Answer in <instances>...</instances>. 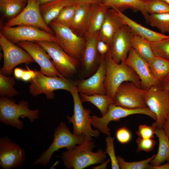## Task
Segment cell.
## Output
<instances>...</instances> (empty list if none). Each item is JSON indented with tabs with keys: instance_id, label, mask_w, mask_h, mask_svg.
I'll list each match as a JSON object with an SVG mask.
<instances>
[{
	"instance_id": "obj_1",
	"label": "cell",
	"mask_w": 169,
	"mask_h": 169,
	"mask_svg": "<svg viewBox=\"0 0 169 169\" xmlns=\"http://www.w3.org/2000/svg\"><path fill=\"white\" fill-rule=\"evenodd\" d=\"M94 141H84L74 148L63 152L61 157L63 165L68 169H82L91 165L102 163L107 157L106 153L101 148L96 152Z\"/></svg>"
},
{
	"instance_id": "obj_2",
	"label": "cell",
	"mask_w": 169,
	"mask_h": 169,
	"mask_svg": "<svg viewBox=\"0 0 169 169\" xmlns=\"http://www.w3.org/2000/svg\"><path fill=\"white\" fill-rule=\"evenodd\" d=\"M105 57L106 73L104 87L106 95L113 99L119 86L125 81L132 82L137 86L142 88L140 79L135 72L125 62L120 64L115 62L111 58L110 49Z\"/></svg>"
},
{
	"instance_id": "obj_3",
	"label": "cell",
	"mask_w": 169,
	"mask_h": 169,
	"mask_svg": "<svg viewBox=\"0 0 169 169\" xmlns=\"http://www.w3.org/2000/svg\"><path fill=\"white\" fill-rule=\"evenodd\" d=\"M39 114L38 109H29L27 100H21L17 104L14 99L4 96L0 98V121L6 125L21 130L23 122L20 117H26L33 123L39 118Z\"/></svg>"
},
{
	"instance_id": "obj_4",
	"label": "cell",
	"mask_w": 169,
	"mask_h": 169,
	"mask_svg": "<svg viewBox=\"0 0 169 169\" xmlns=\"http://www.w3.org/2000/svg\"><path fill=\"white\" fill-rule=\"evenodd\" d=\"M53 140L49 148L34 161V165L41 164L46 166L50 162L53 154L59 149L66 148L67 150L74 148L77 145L84 143V135L76 136L72 133L67 125L63 121L60 122L54 131Z\"/></svg>"
},
{
	"instance_id": "obj_5",
	"label": "cell",
	"mask_w": 169,
	"mask_h": 169,
	"mask_svg": "<svg viewBox=\"0 0 169 169\" xmlns=\"http://www.w3.org/2000/svg\"><path fill=\"white\" fill-rule=\"evenodd\" d=\"M70 93L74 101V112L72 116L67 115L69 123L73 125V134L76 136L84 135L85 141H92V137H97L100 134L98 129L93 130L91 127V119L90 114L91 111L85 109L80 100L79 93L76 87V83Z\"/></svg>"
},
{
	"instance_id": "obj_6",
	"label": "cell",
	"mask_w": 169,
	"mask_h": 169,
	"mask_svg": "<svg viewBox=\"0 0 169 169\" xmlns=\"http://www.w3.org/2000/svg\"><path fill=\"white\" fill-rule=\"evenodd\" d=\"M34 70L35 75L29 81V92L34 97L44 94L47 99L52 100L54 98V91L63 90L70 92L76 84V81L65 77L48 76L37 69Z\"/></svg>"
},
{
	"instance_id": "obj_7",
	"label": "cell",
	"mask_w": 169,
	"mask_h": 169,
	"mask_svg": "<svg viewBox=\"0 0 169 169\" xmlns=\"http://www.w3.org/2000/svg\"><path fill=\"white\" fill-rule=\"evenodd\" d=\"M49 25L54 32L55 42L68 54L80 61L85 38L77 35L68 26L55 22L52 21Z\"/></svg>"
},
{
	"instance_id": "obj_8",
	"label": "cell",
	"mask_w": 169,
	"mask_h": 169,
	"mask_svg": "<svg viewBox=\"0 0 169 169\" xmlns=\"http://www.w3.org/2000/svg\"><path fill=\"white\" fill-rule=\"evenodd\" d=\"M136 114L145 115L155 121L156 120L155 115L147 107L130 109L112 103L109 105L107 112L101 117L95 115L90 116L91 125L102 133L108 136H110V130L108 127V125L110 121H119L121 118Z\"/></svg>"
},
{
	"instance_id": "obj_9",
	"label": "cell",
	"mask_w": 169,
	"mask_h": 169,
	"mask_svg": "<svg viewBox=\"0 0 169 169\" xmlns=\"http://www.w3.org/2000/svg\"><path fill=\"white\" fill-rule=\"evenodd\" d=\"M143 99L146 107L156 117L152 125L156 128H162L169 115V91L162 89L160 85L155 86L147 90Z\"/></svg>"
},
{
	"instance_id": "obj_10",
	"label": "cell",
	"mask_w": 169,
	"mask_h": 169,
	"mask_svg": "<svg viewBox=\"0 0 169 169\" xmlns=\"http://www.w3.org/2000/svg\"><path fill=\"white\" fill-rule=\"evenodd\" d=\"M0 45L3 52L4 59L0 73L3 75L11 76L14 68L20 64H28L35 62L28 52L10 41L0 32Z\"/></svg>"
},
{
	"instance_id": "obj_11",
	"label": "cell",
	"mask_w": 169,
	"mask_h": 169,
	"mask_svg": "<svg viewBox=\"0 0 169 169\" xmlns=\"http://www.w3.org/2000/svg\"><path fill=\"white\" fill-rule=\"evenodd\" d=\"M41 46L50 56L56 69L64 77L74 74L81 65L80 61L68 54L54 41L34 42Z\"/></svg>"
},
{
	"instance_id": "obj_12",
	"label": "cell",
	"mask_w": 169,
	"mask_h": 169,
	"mask_svg": "<svg viewBox=\"0 0 169 169\" xmlns=\"http://www.w3.org/2000/svg\"><path fill=\"white\" fill-rule=\"evenodd\" d=\"M0 32L10 41L16 44L22 41H48L55 42L54 34L37 27L28 25L8 27L2 25Z\"/></svg>"
},
{
	"instance_id": "obj_13",
	"label": "cell",
	"mask_w": 169,
	"mask_h": 169,
	"mask_svg": "<svg viewBox=\"0 0 169 169\" xmlns=\"http://www.w3.org/2000/svg\"><path fill=\"white\" fill-rule=\"evenodd\" d=\"M146 90L138 87L132 82H125L116 91L113 98L114 103L130 109L147 107L143 99Z\"/></svg>"
},
{
	"instance_id": "obj_14",
	"label": "cell",
	"mask_w": 169,
	"mask_h": 169,
	"mask_svg": "<svg viewBox=\"0 0 169 169\" xmlns=\"http://www.w3.org/2000/svg\"><path fill=\"white\" fill-rule=\"evenodd\" d=\"M40 5L36 0H28L26 5L17 16L9 20L3 25L13 27L19 25H28L37 27L46 32L54 34L43 19L40 10Z\"/></svg>"
},
{
	"instance_id": "obj_15",
	"label": "cell",
	"mask_w": 169,
	"mask_h": 169,
	"mask_svg": "<svg viewBox=\"0 0 169 169\" xmlns=\"http://www.w3.org/2000/svg\"><path fill=\"white\" fill-rule=\"evenodd\" d=\"M24 149L7 136L0 138V166L3 169L21 167L25 161Z\"/></svg>"
},
{
	"instance_id": "obj_16",
	"label": "cell",
	"mask_w": 169,
	"mask_h": 169,
	"mask_svg": "<svg viewBox=\"0 0 169 169\" xmlns=\"http://www.w3.org/2000/svg\"><path fill=\"white\" fill-rule=\"evenodd\" d=\"M17 44L30 54L39 66L40 71L44 74L50 77H64L56 69L50 56L39 44L27 41L20 42Z\"/></svg>"
},
{
	"instance_id": "obj_17",
	"label": "cell",
	"mask_w": 169,
	"mask_h": 169,
	"mask_svg": "<svg viewBox=\"0 0 169 169\" xmlns=\"http://www.w3.org/2000/svg\"><path fill=\"white\" fill-rule=\"evenodd\" d=\"M105 57L100 56L99 66L93 74L86 79H82L76 81V89L79 94L88 95L94 94H106L104 87L106 73Z\"/></svg>"
},
{
	"instance_id": "obj_18",
	"label": "cell",
	"mask_w": 169,
	"mask_h": 169,
	"mask_svg": "<svg viewBox=\"0 0 169 169\" xmlns=\"http://www.w3.org/2000/svg\"><path fill=\"white\" fill-rule=\"evenodd\" d=\"M133 33L125 25L114 35L109 49L113 60L117 64L125 62L132 47L131 39Z\"/></svg>"
},
{
	"instance_id": "obj_19",
	"label": "cell",
	"mask_w": 169,
	"mask_h": 169,
	"mask_svg": "<svg viewBox=\"0 0 169 169\" xmlns=\"http://www.w3.org/2000/svg\"><path fill=\"white\" fill-rule=\"evenodd\" d=\"M131 67L140 79L142 89L147 90L160 85V82L156 79L150 70L149 64L132 47L125 61Z\"/></svg>"
},
{
	"instance_id": "obj_20",
	"label": "cell",
	"mask_w": 169,
	"mask_h": 169,
	"mask_svg": "<svg viewBox=\"0 0 169 169\" xmlns=\"http://www.w3.org/2000/svg\"><path fill=\"white\" fill-rule=\"evenodd\" d=\"M85 45L80 60L81 66L87 77L93 74L100 63V56L97 51L98 35L85 34Z\"/></svg>"
},
{
	"instance_id": "obj_21",
	"label": "cell",
	"mask_w": 169,
	"mask_h": 169,
	"mask_svg": "<svg viewBox=\"0 0 169 169\" xmlns=\"http://www.w3.org/2000/svg\"><path fill=\"white\" fill-rule=\"evenodd\" d=\"M125 25L114 8H109L99 33L98 39L105 42L110 46L112 38L116 31Z\"/></svg>"
},
{
	"instance_id": "obj_22",
	"label": "cell",
	"mask_w": 169,
	"mask_h": 169,
	"mask_svg": "<svg viewBox=\"0 0 169 169\" xmlns=\"http://www.w3.org/2000/svg\"><path fill=\"white\" fill-rule=\"evenodd\" d=\"M114 8L116 11L124 24L130 28L134 34L142 37L151 42L159 41L169 37V35L158 33L144 27L128 17L123 12Z\"/></svg>"
},
{
	"instance_id": "obj_23",
	"label": "cell",
	"mask_w": 169,
	"mask_h": 169,
	"mask_svg": "<svg viewBox=\"0 0 169 169\" xmlns=\"http://www.w3.org/2000/svg\"><path fill=\"white\" fill-rule=\"evenodd\" d=\"M108 7L103 4L91 5L85 34L98 35L104 21Z\"/></svg>"
},
{
	"instance_id": "obj_24",
	"label": "cell",
	"mask_w": 169,
	"mask_h": 169,
	"mask_svg": "<svg viewBox=\"0 0 169 169\" xmlns=\"http://www.w3.org/2000/svg\"><path fill=\"white\" fill-rule=\"evenodd\" d=\"M91 5L77 4L74 17L69 27L79 36L83 37L86 33Z\"/></svg>"
},
{
	"instance_id": "obj_25",
	"label": "cell",
	"mask_w": 169,
	"mask_h": 169,
	"mask_svg": "<svg viewBox=\"0 0 169 169\" xmlns=\"http://www.w3.org/2000/svg\"><path fill=\"white\" fill-rule=\"evenodd\" d=\"M76 4L75 0H57L40 5V10L43 19L48 25L64 7Z\"/></svg>"
},
{
	"instance_id": "obj_26",
	"label": "cell",
	"mask_w": 169,
	"mask_h": 169,
	"mask_svg": "<svg viewBox=\"0 0 169 169\" xmlns=\"http://www.w3.org/2000/svg\"><path fill=\"white\" fill-rule=\"evenodd\" d=\"M145 0H104L103 4L109 8H114L123 12L128 9L140 11L148 23L149 14L145 9Z\"/></svg>"
},
{
	"instance_id": "obj_27",
	"label": "cell",
	"mask_w": 169,
	"mask_h": 169,
	"mask_svg": "<svg viewBox=\"0 0 169 169\" xmlns=\"http://www.w3.org/2000/svg\"><path fill=\"white\" fill-rule=\"evenodd\" d=\"M155 134L159 140V147L157 154L150 163L152 165L159 166L165 161L169 162V138L162 128H156Z\"/></svg>"
},
{
	"instance_id": "obj_28",
	"label": "cell",
	"mask_w": 169,
	"mask_h": 169,
	"mask_svg": "<svg viewBox=\"0 0 169 169\" xmlns=\"http://www.w3.org/2000/svg\"><path fill=\"white\" fill-rule=\"evenodd\" d=\"M132 48L147 62L155 57L151 42L133 33L131 39Z\"/></svg>"
},
{
	"instance_id": "obj_29",
	"label": "cell",
	"mask_w": 169,
	"mask_h": 169,
	"mask_svg": "<svg viewBox=\"0 0 169 169\" xmlns=\"http://www.w3.org/2000/svg\"><path fill=\"white\" fill-rule=\"evenodd\" d=\"M79 96L82 103H91L99 109L102 116L107 113L109 105L114 103L113 99L106 94H94L88 95L80 93Z\"/></svg>"
},
{
	"instance_id": "obj_30",
	"label": "cell",
	"mask_w": 169,
	"mask_h": 169,
	"mask_svg": "<svg viewBox=\"0 0 169 169\" xmlns=\"http://www.w3.org/2000/svg\"><path fill=\"white\" fill-rule=\"evenodd\" d=\"M149 69L154 78L160 82L169 74V61L155 56L148 62Z\"/></svg>"
},
{
	"instance_id": "obj_31",
	"label": "cell",
	"mask_w": 169,
	"mask_h": 169,
	"mask_svg": "<svg viewBox=\"0 0 169 169\" xmlns=\"http://www.w3.org/2000/svg\"><path fill=\"white\" fill-rule=\"evenodd\" d=\"M27 3L16 0H0V9L9 20L18 15Z\"/></svg>"
},
{
	"instance_id": "obj_32",
	"label": "cell",
	"mask_w": 169,
	"mask_h": 169,
	"mask_svg": "<svg viewBox=\"0 0 169 169\" xmlns=\"http://www.w3.org/2000/svg\"><path fill=\"white\" fill-rule=\"evenodd\" d=\"M16 83L14 77L6 76L0 73V95L12 98L18 94L14 87Z\"/></svg>"
},
{
	"instance_id": "obj_33",
	"label": "cell",
	"mask_w": 169,
	"mask_h": 169,
	"mask_svg": "<svg viewBox=\"0 0 169 169\" xmlns=\"http://www.w3.org/2000/svg\"><path fill=\"white\" fill-rule=\"evenodd\" d=\"M148 23L156 28L162 33H169V13L149 14Z\"/></svg>"
},
{
	"instance_id": "obj_34",
	"label": "cell",
	"mask_w": 169,
	"mask_h": 169,
	"mask_svg": "<svg viewBox=\"0 0 169 169\" xmlns=\"http://www.w3.org/2000/svg\"><path fill=\"white\" fill-rule=\"evenodd\" d=\"M145 9L149 14L169 13V4L161 0H145Z\"/></svg>"
},
{
	"instance_id": "obj_35",
	"label": "cell",
	"mask_w": 169,
	"mask_h": 169,
	"mask_svg": "<svg viewBox=\"0 0 169 169\" xmlns=\"http://www.w3.org/2000/svg\"><path fill=\"white\" fill-rule=\"evenodd\" d=\"M77 4L71 5L64 7L53 21L69 27L74 17Z\"/></svg>"
},
{
	"instance_id": "obj_36",
	"label": "cell",
	"mask_w": 169,
	"mask_h": 169,
	"mask_svg": "<svg viewBox=\"0 0 169 169\" xmlns=\"http://www.w3.org/2000/svg\"><path fill=\"white\" fill-rule=\"evenodd\" d=\"M156 155L146 159L137 161L127 162L121 156H117L119 166L121 169H149V163L155 157Z\"/></svg>"
},
{
	"instance_id": "obj_37",
	"label": "cell",
	"mask_w": 169,
	"mask_h": 169,
	"mask_svg": "<svg viewBox=\"0 0 169 169\" xmlns=\"http://www.w3.org/2000/svg\"><path fill=\"white\" fill-rule=\"evenodd\" d=\"M155 56L169 61V37L159 41L151 42Z\"/></svg>"
},
{
	"instance_id": "obj_38",
	"label": "cell",
	"mask_w": 169,
	"mask_h": 169,
	"mask_svg": "<svg viewBox=\"0 0 169 169\" xmlns=\"http://www.w3.org/2000/svg\"><path fill=\"white\" fill-rule=\"evenodd\" d=\"M114 140V138L110 136H108L106 137L105 141L106 147L105 152L107 153L110 157L112 169H119L120 168L117 158L115 152Z\"/></svg>"
},
{
	"instance_id": "obj_39",
	"label": "cell",
	"mask_w": 169,
	"mask_h": 169,
	"mask_svg": "<svg viewBox=\"0 0 169 169\" xmlns=\"http://www.w3.org/2000/svg\"><path fill=\"white\" fill-rule=\"evenodd\" d=\"M137 144V152L142 151L147 152L152 150L156 145V142L153 138H143L138 137L136 140Z\"/></svg>"
},
{
	"instance_id": "obj_40",
	"label": "cell",
	"mask_w": 169,
	"mask_h": 169,
	"mask_svg": "<svg viewBox=\"0 0 169 169\" xmlns=\"http://www.w3.org/2000/svg\"><path fill=\"white\" fill-rule=\"evenodd\" d=\"M156 128L152 125H140L136 131L138 137L143 138H153L155 134Z\"/></svg>"
},
{
	"instance_id": "obj_41",
	"label": "cell",
	"mask_w": 169,
	"mask_h": 169,
	"mask_svg": "<svg viewBox=\"0 0 169 169\" xmlns=\"http://www.w3.org/2000/svg\"><path fill=\"white\" fill-rule=\"evenodd\" d=\"M116 137L119 142L125 144L130 141L132 136L131 132L127 129L123 127L117 130L116 132Z\"/></svg>"
},
{
	"instance_id": "obj_42",
	"label": "cell",
	"mask_w": 169,
	"mask_h": 169,
	"mask_svg": "<svg viewBox=\"0 0 169 169\" xmlns=\"http://www.w3.org/2000/svg\"><path fill=\"white\" fill-rule=\"evenodd\" d=\"M97 49L100 55L105 57L109 49V46L105 42L98 39L97 43Z\"/></svg>"
},
{
	"instance_id": "obj_43",
	"label": "cell",
	"mask_w": 169,
	"mask_h": 169,
	"mask_svg": "<svg viewBox=\"0 0 169 169\" xmlns=\"http://www.w3.org/2000/svg\"><path fill=\"white\" fill-rule=\"evenodd\" d=\"M27 70H25L21 80L25 82L30 81L35 75L34 71L31 70L27 65H26Z\"/></svg>"
},
{
	"instance_id": "obj_44",
	"label": "cell",
	"mask_w": 169,
	"mask_h": 169,
	"mask_svg": "<svg viewBox=\"0 0 169 169\" xmlns=\"http://www.w3.org/2000/svg\"><path fill=\"white\" fill-rule=\"evenodd\" d=\"M76 3L79 4L100 5L102 4L104 0H75Z\"/></svg>"
},
{
	"instance_id": "obj_45",
	"label": "cell",
	"mask_w": 169,
	"mask_h": 169,
	"mask_svg": "<svg viewBox=\"0 0 169 169\" xmlns=\"http://www.w3.org/2000/svg\"><path fill=\"white\" fill-rule=\"evenodd\" d=\"M160 86L162 89L169 91V74L160 82Z\"/></svg>"
},
{
	"instance_id": "obj_46",
	"label": "cell",
	"mask_w": 169,
	"mask_h": 169,
	"mask_svg": "<svg viewBox=\"0 0 169 169\" xmlns=\"http://www.w3.org/2000/svg\"><path fill=\"white\" fill-rule=\"evenodd\" d=\"M25 69L19 68H16L14 70L15 77L18 79H21Z\"/></svg>"
},
{
	"instance_id": "obj_47",
	"label": "cell",
	"mask_w": 169,
	"mask_h": 169,
	"mask_svg": "<svg viewBox=\"0 0 169 169\" xmlns=\"http://www.w3.org/2000/svg\"><path fill=\"white\" fill-rule=\"evenodd\" d=\"M162 129L169 138V115H168L164 122L162 127Z\"/></svg>"
},
{
	"instance_id": "obj_48",
	"label": "cell",
	"mask_w": 169,
	"mask_h": 169,
	"mask_svg": "<svg viewBox=\"0 0 169 169\" xmlns=\"http://www.w3.org/2000/svg\"><path fill=\"white\" fill-rule=\"evenodd\" d=\"M149 169H169V162L164 165L159 166H154L151 165Z\"/></svg>"
},
{
	"instance_id": "obj_49",
	"label": "cell",
	"mask_w": 169,
	"mask_h": 169,
	"mask_svg": "<svg viewBox=\"0 0 169 169\" xmlns=\"http://www.w3.org/2000/svg\"><path fill=\"white\" fill-rule=\"evenodd\" d=\"M110 161V159H108L106 161H105L102 164L93 167L92 168L95 169H106L107 164Z\"/></svg>"
},
{
	"instance_id": "obj_50",
	"label": "cell",
	"mask_w": 169,
	"mask_h": 169,
	"mask_svg": "<svg viewBox=\"0 0 169 169\" xmlns=\"http://www.w3.org/2000/svg\"><path fill=\"white\" fill-rule=\"evenodd\" d=\"M57 0H36L38 4L40 5L50 3Z\"/></svg>"
},
{
	"instance_id": "obj_51",
	"label": "cell",
	"mask_w": 169,
	"mask_h": 169,
	"mask_svg": "<svg viewBox=\"0 0 169 169\" xmlns=\"http://www.w3.org/2000/svg\"><path fill=\"white\" fill-rule=\"evenodd\" d=\"M16 0L19 1H20V2H22L25 3H27V2H28V0Z\"/></svg>"
},
{
	"instance_id": "obj_52",
	"label": "cell",
	"mask_w": 169,
	"mask_h": 169,
	"mask_svg": "<svg viewBox=\"0 0 169 169\" xmlns=\"http://www.w3.org/2000/svg\"><path fill=\"white\" fill-rule=\"evenodd\" d=\"M169 4V0H161Z\"/></svg>"
}]
</instances>
